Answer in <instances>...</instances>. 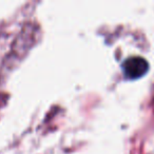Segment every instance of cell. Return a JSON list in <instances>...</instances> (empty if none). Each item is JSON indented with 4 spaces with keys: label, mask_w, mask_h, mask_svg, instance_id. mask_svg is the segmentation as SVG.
Segmentation results:
<instances>
[{
    "label": "cell",
    "mask_w": 154,
    "mask_h": 154,
    "mask_svg": "<svg viewBox=\"0 0 154 154\" xmlns=\"http://www.w3.org/2000/svg\"><path fill=\"white\" fill-rule=\"evenodd\" d=\"M125 75L128 78L134 79L143 76L148 70V62L143 57L128 58L122 64Z\"/></svg>",
    "instance_id": "1"
}]
</instances>
